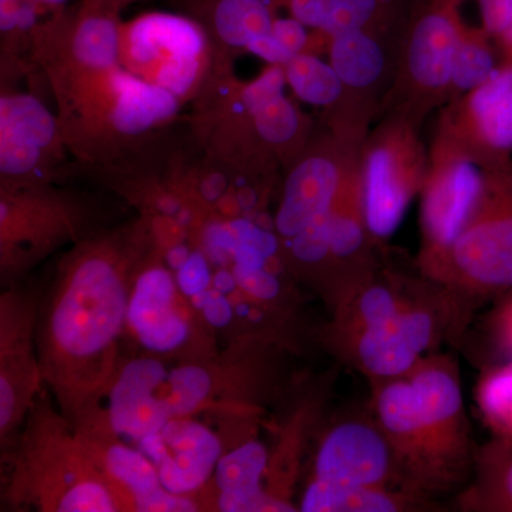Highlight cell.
Masks as SVG:
<instances>
[{
    "mask_svg": "<svg viewBox=\"0 0 512 512\" xmlns=\"http://www.w3.org/2000/svg\"><path fill=\"white\" fill-rule=\"evenodd\" d=\"M204 417L168 421L156 433L127 443L154 464L161 484L171 494L197 500L210 487L218 461L234 447Z\"/></svg>",
    "mask_w": 512,
    "mask_h": 512,
    "instance_id": "20",
    "label": "cell"
},
{
    "mask_svg": "<svg viewBox=\"0 0 512 512\" xmlns=\"http://www.w3.org/2000/svg\"><path fill=\"white\" fill-rule=\"evenodd\" d=\"M286 83L296 99L332 113L342 100V80L330 62L315 53H301L284 64Z\"/></svg>",
    "mask_w": 512,
    "mask_h": 512,
    "instance_id": "31",
    "label": "cell"
},
{
    "mask_svg": "<svg viewBox=\"0 0 512 512\" xmlns=\"http://www.w3.org/2000/svg\"><path fill=\"white\" fill-rule=\"evenodd\" d=\"M477 402L494 439L512 440V359L500 360L485 370Z\"/></svg>",
    "mask_w": 512,
    "mask_h": 512,
    "instance_id": "32",
    "label": "cell"
},
{
    "mask_svg": "<svg viewBox=\"0 0 512 512\" xmlns=\"http://www.w3.org/2000/svg\"><path fill=\"white\" fill-rule=\"evenodd\" d=\"M483 177V167L437 127L420 191L419 254L439 251L456 239L476 207Z\"/></svg>",
    "mask_w": 512,
    "mask_h": 512,
    "instance_id": "13",
    "label": "cell"
},
{
    "mask_svg": "<svg viewBox=\"0 0 512 512\" xmlns=\"http://www.w3.org/2000/svg\"><path fill=\"white\" fill-rule=\"evenodd\" d=\"M491 312L490 329L498 352L503 359H512V291L497 299Z\"/></svg>",
    "mask_w": 512,
    "mask_h": 512,
    "instance_id": "36",
    "label": "cell"
},
{
    "mask_svg": "<svg viewBox=\"0 0 512 512\" xmlns=\"http://www.w3.org/2000/svg\"><path fill=\"white\" fill-rule=\"evenodd\" d=\"M10 461L6 500L57 512L120 511L116 495L72 421L37 397Z\"/></svg>",
    "mask_w": 512,
    "mask_h": 512,
    "instance_id": "5",
    "label": "cell"
},
{
    "mask_svg": "<svg viewBox=\"0 0 512 512\" xmlns=\"http://www.w3.org/2000/svg\"><path fill=\"white\" fill-rule=\"evenodd\" d=\"M69 151L57 116L39 97L5 93L0 97V174L2 181L50 184Z\"/></svg>",
    "mask_w": 512,
    "mask_h": 512,
    "instance_id": "18",
    "label": "cell"
},
{
    "mask_svg": "<svg viewBox=\"0 0 512 512\" xmlns=\"http://www.w3.org/2000/svg\"><path fill=\"white\" fill-rule=\"evenodd\" d=\"M466 0H420L397 49L392 86L382 113L400 111L414 120L426 119L446 106L451 63Z\"/></svg>",
    "mask_w": 512,
    "mask_h": 512,
    "instance_id": "8",
    "label": "cell"
},
{
    "mask_svg": "<svg viewBox=\"0 0 512 512\" xmlns=\"http://www.w3.org/2000/svg\"><path fill=\"white\" fill-rule=\"evenodd\" d=\"M289 16L332 39L353 30H387L396 13L394 0H279Z\"/></svg>",
    "mask_w": 512,
    "mask_h": 512,
    "instance_id": "27",
    "label": "cell"
},
{
    "mask_svg": "<svg viewBox=\"0 0 512 512\" xmlns=\"http://www.w3.org/2000/svg\"><path fill=\"white\" fill-rule=\"evenodd\" d=\"M470 218L451 244L417 256L419 274L446 288L471 318L512 291V161L483 168Z\"/></svg>",
    "mask_w": 512,
    "mask_h": 512,
    "instance_id": "6",
    "label": "cell"
},
{
    "mask_svg": "<svg viewBox=\"0 0 512 512\" xmlns=\"http://www.w3.org/2000/svg\"><path fill=\"white\" fill-rule=\"evenodd\" d=\"M426 501L404 491L382 487H330L306 481L298 511L399 512L419 510Z\"/></svg>",
    "mask_w": 512,
    "mask_h": 512,
    "instance_id": "29",
    "label": "cell"
},
{
    "mask_svg": "<svg viewBox=\"0 0 512 512\" xmlns=\"http://www.w3.org/2000/svg\"><path fill=\"white\" fill-rule=\"evenodd\" d=\"M309 30L311 29L292 16H278L272 26L271 35L289 55L295 57L301 53H312L309 49L313 45Z\"/></svg>",
    "mask_w": 512,
    "mask_h": 512,
    "instance_id": "35",
    "label": "cell"
},
{
    "mask_svg": "<svg viewBox=\"0 0 512 512\" xmlns=\"http://www.w3.org/2000/svg\"><path fill=\"white\" fill-rule=\"evenodd\" d=\"M40 299L8 291L0 299V436L9 439L28 419L45 386L36 328Z\"/></svg>",
    "mask_w": 512,
    "mask_h": 512,
    "instance_id": "16",
    "label": "cell"
},
{
    "mask_svg": "<svg viewBox=\"0 0 512 512\" xmlns=\"http://www.w3.org/2000/svg\"><path fill=\"white\" fill-rule=\"evenodd\" d=\"M120 63L183 103L201 99L227 72L221 50L200 22L158 10L121 22Z\"/></svg>",
    "mask_w": 512,
    "mask_h": 512,
    "instance_id": "7",
    "label": "cell"
},
{
    "mask_svg": "<svg viewBox=\"0 0 512 512\" xmlns=\"http://www.w3.org/2000/svg\"><path fill=\"white\" fill-rule=\"evenodd\" d=\"M360 147L350 151L329 220L332 293L329 309L357 285L375 274L380 264L375 255L377 242L367 224L365 198L359 168Z\"/></svg>",
    "mask_w": 512,
    "mask_h": 512,
    "instance_id": "21",
    "label": "cell"
},
{
    "mask_svg": "<svg viewBox=\"0 0 512 512\" xmlns=\"http://www.w3.org/2000/svg\"><path fill=\"white\" fill-rule=\"evenodd\" d=\"M33 2L43 16L47 15L52 18V16L62 15L66 12L70 0H33Z\"/></svg>",
    "mask_w": 512,
    "mask_h": 512,
    "instance_id": "37",
    "label": "cell"
},
{
    "mask_svg": "<svg viewBox=\"0 0 512 512\" xmlns=\"http://www.w3.org/2000/svg\"><path fill=\"white\" fill-rule=\"evenodd\" d=\"M330 386L332 380L325 377L303 387L292 400L285 420L275 429L274 444L269 447L265 491L278 512L298 511L292 497L301 478L303 458L322 427Z\"/></svg>",
    "mask_w": 512,
    "mask_h": 512,
    "instance_id": "23",
    "label": "cell"
},
{
    "mask_svg": "<svg viewBox=\"0 0 512 512\" xmlns=\"http://www.w3.org/2000/svg\"><path fill=\"white\" fill-rule=\"evenodd\" d=\"M498 55L500 52L493 37L485 32L483 26H470L464 22L454 47L446 104L453 103L487 82L501 66Z\"/></svg>",
    "mask_w": 512,
    "mask_h": 512,
    "instance_id": "30",
    "label": "cell"
},
{
    "mask_svg": "<svg viewBox=\"0 0 512 512\" xmlns=\"http://www.w3.org/2000/svg\"><path fill=\"white\" fill-rule=\"evenodd\" d=\"M429 148L420 137V123L389 111L359 150L360 178L367 224L377 244L392 237L410 204L423 188Z\"/></svg>",
    "mask_w": 512,
    "mask_h": 512,
    "instance_id": "9",
    "label": "cell"
},
{
    "mask_svg": "<svg viewBox=\"0 0 512 512\" xmlns=\"http://www.w3.org/2000/svg\"><path fill=\"white\" fill-rule=\"evenodd\" d=\"M185 15L200 22L224 52H247L269 35L282 10L279 0H183Z\"/></svg>",
    "mask_w": 512,
    "mask_h": 512,
    "instance_id": "25",
    "label": "cell"
},
{
    "mask_svg": "<svg viewBox=\"0 0 512 512\" xmlns=\"http://www.w3.org/2000/svg\"><path fill=\"white\" fill-rule=\"evenodd\" d=\"M419 407L430 497L451 493L473 476L476 451L454 357L430 353L407 373Z\"/></svg>",
    "mask_w": 512,
    "mask_h": 512,
    "instance_id": "10",
    "label": "cell"
},
{
    "mask_svg": "<svg viewBox=\"0 0 512 512\" xmlns=\"http://www.w3.org/2000/svg\"><path fill=\"white\" fill-rule=\"evenodd\" d=\"M481 26L493 37L501 63L512 64V0H478Z\"/></svg>",
    "mask_w": 512,
    "mask_h": 512,
    "instance_id": "33",
    "label": "cell"
},
{
    "mask_svg": "<svg viewBox=\"0 0 512 512\" xmlns=\"http://www.w3.org/2000/svg\"><path fill=\"white\" fill-rule=\"evenodd\" d=\"M437 127L483 168L512 161V64L501 63L487 82L448 103Z\"/></svg>",
    "mask_w": 512,
    "mask_h": 512,
    "instance_id": "19",
    "label": "cell"
},
{
    "mask_svg": "<svg viewBox=\"0 0 512 512\" xmlns=\"http://www.w3.org/2000/svg\"><path fill=\"white\" fill-rule=\"evenodd\" d=\"M178 288L188 299L210 289L212 281V265L208 256L195 245L190 258L174 272Z\"/></svg>",
    "mask_w": 512,
    "mask_h": 512,
    "instance_id": "34",
    "label": "cell"
},
{
    "mask_svg": "<svg viewBox=\"0 0 512 512\" xmlns=\"http://www.w3.org/2000/svg\"><path fill=\"white\" fill-rule=\"evenodd\" d=\"M470 318L443 286L380 265L330 308L320 340L339 362L372 382L412 372L443 340L461 338Z\"/></svg>",
    "mask_w": 512,
    "mask_h": 512,
    "instance_id": "3",
    "label": "cell"
},
{
    "mask_svg": "<svg viewBox=\"0 0 512 512\" xmlns=\"http://www.w3.org/2000/svg\"><path fill=\"white\" fill-rule=\"evenodd\" d=\"M284 66L268 67L247 83L239 82V94L249 110L256 137L276 164L291 165L311 141V120L286 94Z\"/></svg>",
    "mask_w": 512,
    "mask_h": 512,
    "instance_id": "24",
    "label": "cell"
},
{
    "mask_svg": "<svg viewBox=\"0 0 512 512\" xmlns=\"http://www.w3.org/2000/svg\"><path fill=\"white\" fill-rule=\"evenodd\" d=\"M357 147L343 143L328 130L325 136L309 141L292 161L272 221L281 244L308 229L329 224L346 161Z\"/></svg>",
    "mask_w": 512,
    "mask_h": 512,
    "instance_id": "17",
    "label": "cell"
},
{
    "mask_svg": "<svg viewBox=\"0 0 512 512\" xmlns=\"http://www.w3.org/2000/svg\"><path fill=\"white\" fill-rule=\"evenodd\" d=\"M127 336L144 353L160 356H210L215 332L180 291L161 249L148 258L131 292Z\"/></svg>",
    "mask_w": 512,
    "mask_h": 512,
    "instance_id": "11",
    "label": "cell"
},
{
    "mask_svg": "<svg viewBox=\"0 0 512 512\" xmlns=\"http://www.w3.org/2000/svg\"><path fill=\"white\" fill-rule=\"evenodd\" d=\"M318 439L308 481L404 491L392 448L373 416L333 421L319 431Z\"/></svg>",
    "mask_w": 512,
    "mask_h": 512,
    "instance_id": "15",
    "label": "cell"
},
{
    "mask_svg": "<svg viewBox=\"0 0 512 512\" xmlns=\"http://www.w3.org/2000/svg\"><path fill=\"white\" fill-rule=\"evenodd\" d=\"M84 2L93 3V5L104 6V8H110L121 12L128 5H133L137 0H84Z\"/></svg>",
    "mask_w": 512,
    "mask_h": 512,
    "instance_id": "38",
    "label": "cell"
},
{
    "mask_svg": "<svg viewBox=\"0 0 512 512\" xmlns=\"http://www.w3.org/2000/svg\"><path fill=\"white\" fill-rule=\"evenodd\" d=\"M158 248L146 218L86 235L64 255L39 306L45 386L70 421L116 372L131 292Z\"/></svg>",
    "mask_w": 512,
    "mask_h": 512,
    "instance_id": "1",
    "label": "cell"
},
{
    "mask_svg": "<svg viewBox=\"0 0 512 512\" xmlns=\"http://www.w3.org/2000/svg\"><path fill=\"white\" fill-rule=\"evenodd\" d=\"M289 350L261 340L229 343L224 355H143L116 372L72 420L77 430L133 443L184 417L264 419L285 393Z\"/></svg>",
    "mask_w": 512,
    "mask_h": 512,
    "instance_id": "2",
    "label": "cell"
},
{
    "mask_svg": "<svg viewBox=\"0 0 512 512\" xmlns=\"http://www.w3.org/2000/svg\"><path fill=\"white\" fill-rule=\"evenodd\" d=\"M458 505L470 511L512 512V440L493 439L476 451L471 483Z\"/></svg>",
    "mask_w": 512,
    "mask_h": 512,
    "instance_id": "28",
    "label": "cell"
},
{
    "mask_svg": "<svg viewBox=\"0 0 512 512\" xmlns=\"http://www.w3.org/2000/svg\"><path fill=\"white\" fill-rule=\"evenodd\" d=\"M269 464V446L252 437L229 448L218 461L212 477L214 507L224 512H276L265 491Z\"/></svg>",
    "mask_w": 512,
    "mask_h": 512,
    "instance_id": "26",
    "label": "cell"
},
{
    "mask_svg": "<svg viewBox=\"0 0 512 512\" xmlns=\"http://www.w3.org/2000/svg\"><path fill=\"white\" fill-rule=\"evenodd\" d=\"M82 208L50 184L2 181L0 187V266L3 278L20 276L63 247L79 242Z\"/></svg>",
    "mask_w": 512,
    "mask_h": 512,
    "instance_id": "12",
    "label": "cell"
},
{
    "mask_svg": "<svg viewBox=\"0 0 512 512\" xmlns=\"http://www.w3.org/2000/svg\"><path fill=\"white\" fill-rule=\"evenodd\" d=\"M33 53L55 93L64 143L84 163H114L180 113L183 101L121 63L83 66L45 43Z\"/></svg>",
    "mask_w": 512,
    "mask_h": 512,
    "instance_id": "4",
    "label": "cell"
},
{
    "mask_svg": "<svg viewBox=\"0 0 512 512\" xmlns=\"http://www.w3.org/2000/svg\"><path fill=\"white\" fill-rule=\"evenodd\" d=\"M94 463L116 495L120 511L192 512L202 510L195 498L171 494L161 484L154 464L124 441L74 427Z\"/></svg>",
    "mask_w": 512,
    "mask_h": 512,
    "instance_id": "22",
    "label": "cell"
},
{
    "mask_svg": "<svg viewBox=\"0 0 512 512\" xmlns=\"http://www.w3.org/2000/svg\"><path fill=\"white\" fill-rule=\"evenodd\" d=\"M387 30H353L329 39V62L342 80V100L328 117V130L349 146H362L373 116L382 107L377 93L387 73L393 72L389 49L384 45Z\"/></svg>",
    "mask_w": 512,
    "mask_h": 512,
    "instance_id": "14",
    "label": "cell"
}]
</instances>
